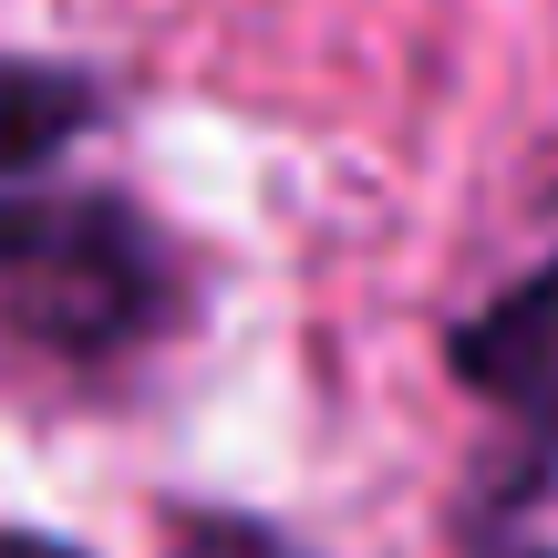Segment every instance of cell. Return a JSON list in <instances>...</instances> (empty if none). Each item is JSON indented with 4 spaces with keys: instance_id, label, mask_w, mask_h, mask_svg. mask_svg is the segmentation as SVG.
Instances as JSON below:
<instances>
[{
    "instance_id": "6da1fadb",
    "label": "cell",
    "mask_w": 558,
    "mask_h": 558,
    "mask_svg": "<svg viewBox=\"0 0 558 558\" xmlns=\"http://www.w3.org/2000/svg\"><path fill=\"white\" fill-rule=\"evenodd\" d=\"M186 320V248L104 186H0V373L83 383Z\"/></svg>"
},
{
    "instance_id": "7a4b0ae2",
    "label": "cell",
    "mask_w": 558,
    "mask_h": 558,
    "mask_svg": "<svg viewBox=\"0 0 558 558\" xmlns=\"http://www.w3.org/2000/svg\"><path fill=\"white\" fill-rule=\"evenodd\" d=\"M445 373L486 414H507V465H486L476 507H465V527L497 548V527H518L558 476V259L527 269L518 290H497L486 311H465L445 331Z\"/></svg>"
},
{
    "instance_id": "3957f363",
    "label": "cell",
    "mask_w": 558,
    "mask_h": 558,
    "mask_svg": "<svg viewBox=\"0 0 558 558\" xmlns=\"http://www.w3.org/2000/svg\"><path fill=\"white\" fill-rule=\"evenodd\" d=\"M104 83L62 62H11L0 52V177H41L73 135H94Z\"/></svg>"
},
{
    "instance_id": "277c9868",
    "label": "cell",
    "mask_w": 558,
    "mask_h": 558,
    "mask_svg": "<svg viewBox=\"0 0 558 558\" xmlns=\"http://www.w3.org/2000/svg\"><path fill=\"white\" fill-rule=\"evenodd\" d=\"M166 558H311L290 527L248 518V507H166Z\"/></svg>"
},
{
    "instance_id": "5b68a950",
    "label": "cell",
    "mask_w": 558,
    "mask_h": 558,
    "mask_svg": "<svg viewBox=\"0 0 558 558\" xmlns=\"http://www.w3.org/2000/svg\"><path fill=\"white\" fill-rule=\"evenodd\" d=\"M0 558H83L73 538H41V527H0Z\"/></svg>"
},
{
    "instance_id": "8992f818",
    "label": "cell",
    "mask_w": 558,
    "mask_h": 558,
    "mask_svg": "<svg viewBox=\"0 0 558 558\" xmlns=\"http://www.w3.org/2000/svg\"><path fill=\"white\" fill-rule=\"evenodd\" d=\"M527 558H538V548H527Z\"/></svg>"
}]
</instances>
